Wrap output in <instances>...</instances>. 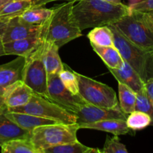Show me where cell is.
<instances>
[{
  "label": "cell",
  "mask_w": 153,
  "mask_h": 153,
  "mask_svg": "<svg viewBox=\"0 0 153 153\" xmlns=\"http://www.w3.org/2000/svg\"><path fill=\"white\" fill-rule=\"evenodd\" d=\"M41 31V30H40ZM41 40L40 32L37 35L4 43L5 55H13L26 58L34 52Z\"/></svg>",
  "instance_id": "cell-16"
},
{
  "label": "cell",
  "mask_w": 153,
  "mask_h": 153,
  "mask_svg": "<svg viewBox=\"0 0 153 153\" xmlns=\"http://www.w3.org/2000/svg\"><path fill=\"white\" fill-rule=\"evenodd\" d=\"M7 21L8 20H2V19H0V36H1V34H2L4 26H5Z\"/></svg>",
  "instance_id": "cell-34"
},
{
  "label": "cell",
  "mask_w": 153,
  "mask_h": 153,
  "mask_svg": "<svg viewBox=\"0 0 153 153\" xmlns=\"http://www.w3.org/2000/svg\"><path fill=\"white\" fill-rule=\"evenodd\" d=\"M108 26L114 36V46L123 60L138 73L145 83L153 76V52L145 50L130 41L114 24Z\"/></svg>",
  "instance_id": "cell-3"
},
{
  "label": "cell",
  "mask_w": 153,
  "mask_h": 153,
  "mask_svg": "<svg viewBox=\"0 0 153 153\" xmlns=\"http://www.w3.org/2000/svg\"><path fill=\"white\" fill-rule=\"evenodd\" d=\"M4 113L9 120L16 124L18 126L20 127L22 129L27 130L30 132H31L34 128L38 126L59 123L55 120L40 117L34 116V115L29 114L7 111L5 108L4 110Z\"/></svg>",
  "instance_id": "cell-17"
},
{
  "label": "cell",
  "mask_w": 153,
  "mask_h": 153,
  "mask_svg": "<svg viewBox=\"0 0 153 153\" xmlns=\"http://www.w3.org/2000/svg\"><path fill=\"white\" fill-rule=\"evenodd\" d=\"M47 91L49 100L73 114L81 106L88 104L80 95H73L64 87L59 74L47 75Z\"/></svg>",
  "instance_id": "cell-9"
},
{
  "label": "cell",
  "mask_w": 153,
  "mask_h": 153,
  "mask_svg": "<svg viewBox=\"0 0 153 153\" xmlns=\"http://www.w3.org/2000/svg\"><path fill=\"white\" fill-rule=\"evenodd\" d=\"M88 153H102V151L98 148H91Z\"/></svg>",
  "instance_id": "cell-38"
},
{
  "label": "cell",
  "mask_w": 153,
  "mask_h": 153,
  "mask_svg": "<svg viewBox=\"0 0 153 153\" xmlns=\"http://www.w3.org/2000/svg\"><path fill=\"white\" fill-rule=\"evenodd\" d=\"M143 0H128V6L133 5V4H135L137 3L140 2Z\"/></svg>",
  "instance_id": "cell-37"
},
{
  "label": "cell",
  "mask_w": 153,
  "mask_h": 153,
  "mask_svg": "<svg viewBox=\"0 0 153 153\" xmlns=\"http://www.w3.org/2000/svg\"><path fill=\"white\" fill-rule=\"evenodd\" d=\"M6 111L29 114L40 117L55 120L59 123L74 124L76 123L77 121V118L75 114L67 111L53 102L34 93L25 105L6 109Z\"/></svg>",
  "instance_id": "cell-6"
},
{
  "label": "cell",
  "mask_w": 153,
  "mask_h": 153,
  "mask_svg": "<svg viewBox=\"0 0 153 153\" xmlns=\"http://www.w3.org/2000/svg\"><path fill=\"white\" fill-rule=\"evenodd\" d=\"M59 77L63 85L73 95H80L79 91V82L75 71L70 70H64L59 73Z\"/></svg>",
  "instance_id": "cell-29"
},
{
  "label": "cell",
  "mask_w": 153,
  "mask_h": 153,
  "mask_svg": "<svg viewBox=\"0 0 153 153\" xmlns=\"http://www.w3.org/2000/svg\"><path fill=\"white\" fill-rule=\"evenodd\" d=\"M76 1H67L52 8L50 17L42 24L40 35L45 42L53 43L61 48L82 35V31L73 21L72 8Z\"/></svg>",
  "instance_id": "cell-2"
},
{
  "label": "cell",
  "mask_w": 153,
  "mask_h": 153,
  "mask_svg": "<svg viewBox=\"0 0 153 153\" xmlns=\"http://www.w3.org/2000/svg\"><path fill=\"white\" fill-rule=\"evenodd\" d=\"M0 147L1 153H40L29 139H15L3 143Z\"/></svg>",
  "instance_id": "cell-25"
},
{
  "label": "cell",
  "mask_w": 153,
  "mask_h": 153,
  "mask_svg": "<svg viewBox=\"0 0 153 153\" xmlns=\"http://www.w3.org/2000/svg\"><path fill=\"white\" fill-rule=\"evenodd\" d=\"M151 117L144 112L140 111H134L128 115L126 118V124L128 128L133 131L144 129L151 126Z\"/></svg>",
  "instance_id": "cell-26"
},
{
  "label": "cell",
  "mask_w": 153,
  "mask_h": 153,
  "mask_svg": "<svg viewBox=\"0 0 153 153\" xmlns=\"http://www.w3.org/2000/svg\"><path fill=\"white\" fill-rule=\"evenodd\" d=\"M135 110L147 114L152 120L151 126H153V102L148 97L145 88L140 92L137 93Z\"/></svg>",
  "instance_id": "cell-28"
},
{
  "label": "cell",
  "mask_w": 153,
  "mask_h": 153,
  "mask_svg": "<svg viewBox=\"0 0 153 153\" xmlns=\"http://www.w3.org/2000/svg\"><path fill=\"white\" fill-rule=\"evenodd\" d=\"M105 1L112 3V4H120V3H122L121 0H105Z\"/></svg>",
  "instance_id": "cell-39"
},
{
  "label": "cell",
  "mask_w": 153,
  "mask_h": 153,
  "mask_svg": "<svg viewBox=\"0 0 153 153\" xmlns=\"http://www.w3.org/2000/svg\"><path fill=\"white\" fill-rule=\"evenodd\" d=\"M91 148L78 140L71 143L58 145L40 151V153H88Z\"/></svg>",
  "instance_id": "cell-27"
},
{
  "label": "cell",
  "mask_w": 153,
  "mask_h": 153,
  "mask_svg": "<svg viewBox=\"0 0 153 153\" xmlns=\"http://www.w3.org/2000/svg\"><path fill=\"white\" fill-rule=\"evenodd\" d=\"M75 74L79 82V94L88 104L106 108L120 107L119 100L113 88L76 72Z\"/></svg>",
  "instance_id": "cell-7"
},
{
  "label": "cell",
  "mask_w": 153,
  "mask_h": 153,
  "mask_svg": "<svg viewBox=\"0 0 153 153\" xmlns=\"http://www.w3.org/2000/svg\"><path fill=\"white\" fill-rule=\"evenodd\" d=\"M128 7L129 10H136L140 12L152 11L153 10V0H143L137 4L128 6Z\"/></svg>",
  "instance_id": "cell-31"
},
{
  "label": "cell",
  "mask_w": 153,
  "mask_h": 153,
  "mask_svg": "<svg viewBox=\"0 0 153 153\" xmlns=\"http://www.w3.org/2000/svg\"><path fill=\"white\" fill-rule=\"evenodd\" d=\"M77 118L76 123L78 125L85 123L98 122L109 119L125 120L128 115L126 114L120 107L116 108H106L98 107L93 105L86 104L80 107L79 111L75 114Z\"/></svg>",
  "instance_id": "cell-10"
},
{
  "label": "cell",
  "mask_w": 153,
  "mask_h": 153,
  "mask_svg": "<svg viewBox=\"0 0 153 153\" xmlns=\"http://www.w3.org/2000/svg\"><path fill=\"white\" fill-rule=\"evenodd\" d=\"M80 128H88V129L98 130V131H105L111 133L115 136L124 135L131 134V131L126 124V120L119 119H109L98 122L85 123L79 125Z\"/></svg>",
  "instance_id": "cell-18"
},
{
  "label": "cell",
  "mask_w": 153,
  "mask_h": 153,
  "mask_svg": "<svg viewBox=\"0 0 153 153\" xmlns=\"http://www.w3.org/2000/svg\"><path fill=\"white\" fill-rule=\"evenodd\" d=\"M61 1V0H32L34 7H40V6H43L46 4H47V3L51 2V1ZM64 1H77L78 0H64Z\"/></svg>",
  "instance_id": "cell-33"
},
{
  "label": "cell",
  "mask_w": 153,
  "mask_h": 153,
  "mask_svg": "<svg viewBox=\"0 0 153 153\" xmlns=\"http://www.w3.org/2000/svg\"><path fill=\"white\" fill-rule=\"evenodd\" d=\"M128 5L112 4L105 0H78L73 4L71 17L81 31L114 24L129 13Z\"/></svg>",
  "instance_id": "cell-1"
},
{
  "label": "cell",
  "mask_w": 153,
  "mask_h": 153,
  "mask_svg": "<svg viewBox=\"0 0 153 153\" xmlns=\"http://www.w3.org/2000/svg\"><path fill=\"white\" fill-rule=\"evenodd\" d=\"M102 153H129L123 143L120 142L118 136H108L105 142Z\"/></svg>",
  "instance_id": "cell-30"
},
{
  "label": "cell",
  "mask_w": 153,
  "mask_h": 153,
  "mask_svg": "<svg viewBox=\"0 0 153 153\" xmlns=\"http://www.w3.org/2000/svg\"><path fill=\"white\" fill-rule=\"evenodd\" d=\"M144 88L148 97L153 102V76L148 79L144 83Z\"/></svg>",
  "instance_id": "cell-32"
},
{
  "label": "cell",
  "mask_w": 153,
  "mask_h": 153,
  "mask_svg": "<svg viewBox=\"0 0 153 153\" xmlns=\"http://www.w3.org/2000/svg\"><path fill=\"white\" fill-rule=\"evenodd\" d=\"M79 126L77 123H55L38 126L31 131L29 140L36 149H43L78 141L77 132Z\"/></svg>",
  "instance_id": "cell-5"
},
{
  "label": "cell",
  "mask_w": 153,
  "mask_h": 153,
  "mask_svg": "<svg viewBox=\"0 0 153 153\" xmlns=\"http://www.w3.org/2000/svg\"><path fill=\"white\" fill-rule=\"evenodd\" d=\"M53 10L52 8H46L43 6L32 7L24 12L19 17L31 25H42L51 16Z\"/></svg>",
  "instance_id": "cell-24"
},
{
  "label": "cell",
  "mask_w": 153,
  "mask_h": 153,
  "mask_svg": "<svg viewBox=\"0 0 153 153\" xmlns=\"http://www.w3.org/2000/svg\"><path fill=\"white\" fill-rule=\"evenodd\" d=\"M114 25L133 43L153 52V23L147 13L130 10Z\"/></svg>",
  "instance_id": "cell-4"
},
{
  "label": "cell",
  "mask_w": 153,
  "mask_h": 153,
  "mask_svg": "<svg viewBox=\"0 0 153 153\" xmlns=\"http://www.w3.org/2000/svg\"><path fill=\"white\" fill-rule=\"evenodd\" d=\"M108 70L118 82L128 86L135 93L140 92L144 88V82L138 73L126 61H123L120 69L108 68Z\"/></svg>",
  "instance_id": "cell-14"
},
{
  "label": "cell",
  "mask_w": 153,
  "mask_h": 153,
  "mask_svg": "<svg viewBox=\"0 0 153 153\" xmlns=\"http://www.w3.org/2000/svg\"><path fill=\"white\" fill-rule=\"evenodd\" d=\"M43 42L41 37L37 49L25 58V62L22 70V81L32 90L34 94L49 100L47 73L43 64Z\"/></svg>",
  "instance_id": "cell-8"
},
{
  "label": "cell",
  "mask_w": 153,
  "mask_h": 153,
  "mask_svg": "<svg viewBox=\"0 0 153 153\" xmlns=\"http://www.w3.org/2000/svg\"><path fill=\"white\" fill-rule=\"evenodd\" d=\"M42 25H31L22 20L19 16L9 19L1 34L3 43L14 41L37 35L40 32Z\"/></svg>",
  "instance_id": "cell-12"
},
{
  "label": "cell",
  "mask_w": 153,
  "mask_h": 153,
  "mask_svg": "<svg viewBox=\"0 0 153 153\" xmlns=\"http://www.w3.org/2000/svg\"><path fill=\"white\" fill-rule=\"evenodd\" d=\"M25 62L24 57L18 56L13 61L0 65V109L5 108L2 103V97L6 91L16 82L22 81Z\"/></svg>",
  "instance_id": "cell-11"
},
{
  "label": "cell",
  "mask_w": 153,
  "mask_h": 153,
  "mask_svg": "<svg viewBox=\"0 0 153 153\" xmlns=\"http://www.w3.org/2000/svg\"><path fill=\"white\" fill-rule=\"evenodd\" d=\"M94 52L104 61L108 68L120 69L123 64V60L114 46H97L92 45Z\"/></svg>",
  "instance_id": "cell-20"
},
{
  "label": "cell",
  "mask_w": 153,
  "mask_h": 153,
  "mask_svg": "<svg viewBox=\"0 0 153 153\" xmlns=\"http://www.w3.org/2000/svg\"><path fill=\"white\" fill-rule=\"evenodd\" d=\"M5 55V52H4V43L1 40V36H0V57Z\"/></svg>",
  "instance_id": "cell-35"
},
{
  "label": "cell",
  "mask_w": 153,
  "mask_h": 153,
  "mask_svg": "<svg viewBox=\"0 0 153 153\" xmlns=\"http://www.w3.org/2000/svg\"><path fill=\"white\" fill-rule=\"evenodd\" d=\"M118 89L120 107L126 114L128 115L135 111L137 93L120 82H118Z\"/></svg>",
  "instance_id": "cell-23"
},
{
  "label": "cell",
  "mask_w": 153,
  "mask_h": 153,
  "mask_svg": "<svg viewBox=\"0 0 153 153\" xmlns=\"http://www.w3.org/2000/svg\"><path fill=\"white\" fill-rule=\"evenodd\" d=\"M32 7H34L32 0L10 1L0 7V19L9 20L12 18L19 16Z\"/></svg>",
  "instance_id": "cell-21"
},
{
  "label": "cell",
  "mask_w": 153,
  "mask_h": 153,
  "mask_svg": "<svg viewBox=\"0 0 153 153\" xmlns=\"http://www.w3.org/2000/svg\"><path fill=\"white\" fill-rule=\"evenodd\" d=\"M13 1H18V0H0V7L4 5V4H7V3Z\"/></svg>",
  "instance_id": "cell-36"
},
{
  "label": "cell",
  "mask_w": 153,
  "mask_h": 153,
  "mask_svg": "<svg viewBox=\"0 0 153 153\" xmlns=\"http://www.w3.org/2000/svg\"><path fill=\"white\" fill-rule=\"evenodd\" d=\"M88 38L91 44L97 46H114V36L108 25L93 28L88 33Z\"/></svg>",
  "instance_id": "cell-22"
},
{
  "label": "cell",
  "mask_w": 153,
  "mask_h": 153,
  "mask_svg": "<svg viewBox=\"0 0 153 153\" xmlns=\"http://www.w3.org/2000/svg\"><path fill=\"white\" fill-rule=\"evenodd\" d=\"M43 61L47 75L59 74L64 68V64L58 54L59 48L51 42H45L43 40Z\"/></svg>",
  "instance_id": "cell-19"
},
{
  "label": "cell",
  "mask_w": 153,
  "mask_h": 153,
  "mask_svg": "<svg viewBox=\"0 0 153 153\" xmlns=\"http://www.w3.org/2000/svg\"><path fill=\"white\" fill-rule=\"evenodd\" d=\"M146 13H147L148 16H149V17L150 18L151 21H152V23H153V10H152V11H149V12H146Z\"/></svg>",
  "instance_id": "cell-40"
},
{
  "label": "cell",
  "mask_w": 153,
  "mask_h": 153,
  "mask_svg": "<svg viewBox=\"0 0 153 153\" xmlns=\"http://www.w3.org/2000/svg\"><path fill=\"white\" fill-rule=\"evenodd\" d=\"M4 108L0 109V146L15 139H29L31 132L22 129L5 116Z\"/></svg>",
  "instance_id": "cell-15"
},
{
  "label": "cell",
  "mask_w": 153,
  "mask_h": 153,
  "mask_svg": "<svg viewBox=\"0 0 153 153\" xmlns=\"http://www.w3.org/2000/svg\"><path fill=\"white\" fill-rule=\"evenodd\" d=\"M34 94L32 90L22 81L12 85L2 97V103L6 109L19 108L25 105Z\"/></svg>",
  "instance_id": "cell-13"
}]
</instances>
